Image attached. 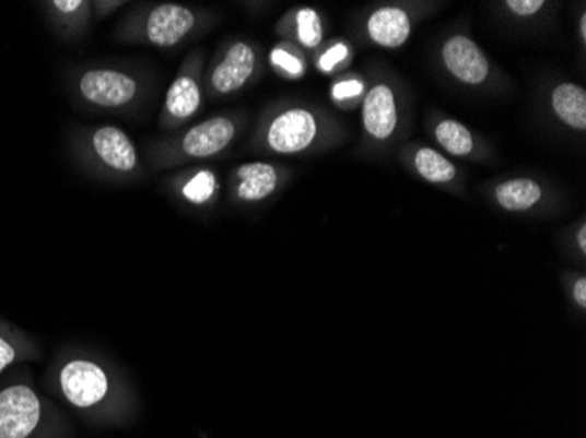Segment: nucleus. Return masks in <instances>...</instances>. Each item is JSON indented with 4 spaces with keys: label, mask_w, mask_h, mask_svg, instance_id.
Instances as JSON below:
<instances>
[{
    "label": "nucleus",
    "mask_w": 586,
    "mask_h": 438,
    "mask_svg": "<svg viewBox=\"0 0 586 438\" xmlns=\"http://www.w3.org/2000/svg\"><path fill=\"white\" fill-rule=\"evenodd\" d=\"M66 84L78 103L109 113L136 111L150 92L144 75L118 66L74 67Z\"/></svg>",
    "instance_id": "nucleus-4"
},
{
    "label": "nucleus",
    "mask_w": 586,
    "mask_h": 438,
    "mask_svg": "<svg viewBox=\"0 0 586 438\" xmlns=\"http://www.w3.org/2000/svg\"><path fill=\"white\" fill-rule=\"evenodd\" d=\"M280 188V170L267 162H248L234 170V197L245 204L269 199Z\"/></svg>",
    "instance_id": "nucleus-12"
},
{
    "label": "nucleus",
    "mask_w": 586,
    "mask_h": 438,
    "mask_svg": "<svg viewBox=\"0 0 586 438\" xmlns=\"http://www.w3.org/2000/svg\"><path fill=\"white\" fill-rule=\"evenodd\" d=\"M125 5H129L125 0H94V2H92V16H94V22H104V20L113 16L116 11H120Z\"/></svg>",
    "instance_id": "nucleus-24"
},
{
    "label": "nucleus",
    "mask_w": 586,
    "mask_h": 438,
    "mask_svg": "<svg viewBox=\"0 0 586 438\" xmlns=\"http://www.w3.org/2000/svg\"><path fill=\"white\" fill-rule=\"evenodd\" d=\"M169 187L188 204L206 205L211 204L216 197L218 178L213 170L199 168L194 173H179L178 176H174Z\"/></svg>",
    "instance_id": "nucleus-16"
},
{
    "label": "nucleus",
    "mask_w": 586,
    "mask_h": 438,
    "mask_svg": "<svg viewBox=\"0 0 586 438\" xmlns=\"http://www.w3.org/2000/svg\"><path fill=\"white\" fill-rule=\"evenodd\" d=\"M271 66L280 72L283 78L298 80L306 72V62L301 57L297 49L290 45H278L271 51Z\"/></svg>",
    "instance_id": "nucleus-22"
},
{
    "label": "nucleus",
    "mask_w": 586,
    "mask_h": 438,
    "mask_svg": "<svg viewBox=\"0 0 586 438\" xmlns=\"http://www.w3.org/2000/svg\"><path fill=\"white\" fill-rule=\"evenodd\" d=\"M542 190L538 182L532 179H511L502 182L495 190V199L499 205L513 213L529 211L541 200Z\"/></svg>",
    "instance_id": "nucleus-18"
},
{
    "label": "nucleus",
    "mask_w": 586,
    "mask_h": 438,
    "mask_svg": "<svg viewBox=\"0 0 586 438\" xmlns=\"http://www.w3.org/2000/svg\"><path fill=\"white\" fill-rule=\"evenodd\" d=\"M43 350L39 342L22 328L0 316V377L22 364L39 362Z\"/></svg>",
    "instance_id": "nucleus-13"
},
{
    "label": "nucleus",
    "mask_w": 586,
    "mask_h": 438,
    "mask_svg": "<svg viewBox=\"0 0 586 438\" xmlns=\"http://www.w3.org/2000/svg\"><path fill=\"white\" fill-rule=\"evenodd\" d=\"M414 165H417L418 174L423 179L435 182V185L454 181L455 176H457L455 165L431 147L418 151L417 156H414Z\"/></svg>",
    "instance_id": "nucleus-20"
},
{
    "label": "nucleus",
    "mask_w": 586,
    "mask_h": 438,
    "mask_svg": "<svg viewBox=\"0 0 586 438\" xmlns=\"http://www.w3.org/2000/svg\"><path fill=\"white\" fill-rule=\"evenodd\" d=\"M196 11L176 2L136 5L116 27V39L130 45L169 49L181 45L197 28Z\"/></svg>",
    "instance_id": "nucleus-5"
},
{
    "label": "nucleus",
    "mask_w": 586,
    "mask_h": 438,
    "mask_svg": "<svg viewBox=\"0 0 586 438\" xmlns=\"http://www.w3.org/2000/svg\"><path fill=\"white\" fill-rule=\"evenodd\" d=\"M551 106L571 129L586 130V92L574 83H562L551 94Z\"/></svg>",
    "instance_id": "nucleus-17"
},
{
    "label": "nucleus",
    "mask_w": 586,
    "mask_h": 438,
    "mask_svg": "<svg viewBox=\"0 0 586 438\" xmlns=\"http://www.w3.org/2000/svg\"><path fill=\"white\" fill-rule=\"evenodd\" d=\"M320 133L318 120L306 107H286L272 116L263 130L269 150L280 155H297L309 150Z\"/></svg>",
    "instance_id": "nucleus-7"
},
{
    "label": "nucleus",
    "mask_w": 586,
    "mask_h": 438,
    "mask_svg": "<svg viewBox=\"0 0 586 438\" xmlns=\"http://www.w3.org/2000/svg\"><path fill=\"white\" fill-rule=\"evenodd\" d=\"M362 120L367 132L378 141L390 138L397 129V104L387 84H378L365 97Z\"/></svg>",
    "instance_id": "nucleus-14"
},
{
    "label": "nucleus",
    "mask_w": 586,
    "mask_h": 438,
    "mask_svg": "<svg viewBox=\"0 0 586 438\" xmlns=\"http://www.w3.org/2000/svg\"><path fill=\"white\" fill-rule=\"evenodd\" d=\"M506 5L518 16H534L544 8V0H507Z\"/></svg>",
    "instance_id": "nucleus-25"
},
{
    "label": "nucleus",
    "mask_w": 586,
    "mask_h": 438,
    "mask_svg": "<svg viewBox=\"0 0 586 438\" xmlns=\"http://www.w3.org/2000/svg\"><path fill=\"white\" fill-rule=\"evenodd\" d=\"M236 135V121L228 116H214L178 138L153 142L146 151L148 164L152 170H164L191 159L213 158L227 150Z\"/></svg>",
    "instance_id": "nucleus-6"
},
{
    "label": "nucleus",
    "mask_w": 586,
    "mask_h": 438,
    "mask_svg": "<svg viewBox=\"0 0 586 438\" xmlns=\"http://www.w3.org/2000/svg\"><path fill=\"white\" fill-rule=\"evenodd\" d=\"M443 62L449 74L466 84H481L490 74V63L474 40L454 36L443 48Z\"/></svg>",
    "instance_id": "nucleus-11"
},
{
    "label": "nucleus",
    "mask_w": 586,
    "mask_h": 438,
    "mask_svg": "<svg viewBox=\"0 0 586 438\" xmlns=\"http://www.w3.org/2000/svg\"><path fill=\"white\" fill-rule=\"evenodd\" d=\"M292 34L303 48L315 49L324 40V25H321L320 14L313 8H298L292 14Z\"/></svg>",
    "instance_id": "nucleus-19"
},
{
    "label": "nucleus",
    "mask_w": 586,
    "mask_h": 438,
    "mask_svg": "<svg viewBox=\"0 0 586 438\" xmlns=\"http://www.w3.org/2000/svg\"><path fill=\"white\" fill-rule=\"evenodd\" d=\"M39 5L51 31L66 40L85 37L94 23L92 0H48Z\"/></svg>",
    "instance_id": "nucleus-10"
},
{
    "label": "nucleus",
    "mask_w": 586,
    "mask_h": 438,
    "mask_svg": "<svg viewBox=\"0 0 586 438\" xmlns=\"http://www.w3.org/2000/svg\"><path fill=\"white\" fill-rule=\"evenodd\" d=\"M579 28H582V37L583 40L586 39V16L583 14L582 16V23H579Z\"/></svg>",
    "instance_id": "nucleus-29"
},
{
    "label": "nucleus",
    "mask_w": 586,
    "mask_h": 438,
    "mask_svg": "<svg viewBox=\"0 0 586 438\" xmlns=\"http://www.w3.org/2000/svg\"><path fill=\"white\" fill-rule=\"evenodd\" d=\"M360 92H362V84L356 83V81H342L333 86L332 95L336 100H344L351 95H359Z\"/></svg>",
    "instance_id": "nucleus-26"
},
{
    "label": "nucleus",
    "mask_w": 586,
    "mask_h": 438,
    "mask_svg": "<svg viewBox=\"0 0 586 438\" xmlns=\"http://www.w3.org/2000/svg\"><path fill=\"white\" fill-rule=\"evenodd\" d=\"M371 39L383 48H399L411 36V20L400 8H382L367 22Z\"/></svg>",
    "instance_id": "nucleus-15"
},
{
    "label": "nucleus",
    "mask_w": 586,
    "mask_h": 438,
    "mask_svg": "<svg viewBox=\"0 0 586 438\" xmlns=\"http://www.w3.org/2000/svg\"><path fill=\"white\" fill-rule=\"evenodd\" d=\"M0 438H74L69 417L40 393L27 368L0 381Z\"/></svg>",
    "instance_id": "nucleus-2"
},
{
    "label": "nucleus",
    "mask_w": 586,
    "mask_h": 438,
    "mask_svg": "<svg viewBox=\"0 0 586 438\" xmlns=\"http://www.w3.org/2000/svg\"><path fill=\"white\" fill-rule=\"evenodd\" d=\"M435 139L449 155L467 156L474 150V139L467 127L455 120H443L435 127Z\"/></svg>",
    "instance_id": "nucleus-21"
},
{
    "label": "nucleus",
    "mask_w": 586,
    "mask_h": 438,
    "mask_svg": "<svg viewBox=\"0 0 586 438\" xmlns=\"http://www.w3.org/2000/svg\"><path fill=\"white\" fill-rule=\"evenodd\" d=\"M257 62V51L254 46L237 40L228 46L223 57L211 67L208 75L209 90L218 95L239 92L254 78Z\"/></svg>",
    "instance_id": "nucleus-9"
},
{
    "label": "nucleus",
    "mask_w": 586,
    "mask_h": 438,
    "mask_svg": "<svg viewBox=\"0 0 586 438\" xmlns=\"http://www.w3.org/2000/svg\"><path fill=\"white\" fill-rule=\"evenodd\" d=\"M202 104V88L199 83V67L188 58L169 84L162 106L161 129L173 130L197 115Z\"/></svg>",
    "instance_id": "nucleus-8"
},
{
    "label": "nucleus",
    "mask_w": 586,
    "mask_h": 438,
    "mask_svg": "<svg viewBox=\"0 0 586 438\" xmlns=\"http://www.w3.org/2000/svg\"><path fill=\"white\" fill-rule=\"evenodd\" d=\"M577 244H579L582 251L586 252V225H583L577 232Z\"/></svg>",
    "instance_id": "nucleus-28"
},
{
    "label": "nucleus",
    "mask_w": 586,
    "mask_h": 438,
    "mask_svg": "<svg viewBox=\"0 0 586 438\" xmlns=\"http://www.w3.org/2000/svg\"><path fill=\"white\" fill-rule=\"evenodd\" d=\"M348 57V48L344 45H333L318 58V69L321 72H332L339 63Z\"/></svg>",
    "instance_id": "nucleus-23"
},
{
    "label": "nucleus",
    "mask_w": 586,
    "mask_h": 438,
    "mask_svg": "<svg viewBox=\"0 0 586 438\" xmlns=\"http://www.w3.org/2000/svg\"><path fill=\"white\" fill-rule=\"evenodd\" d=\"M43 386L90 425L124 428L141 411L138 393L112 359L63 345L49 359Z\"/></svg>",
    "instance_id": "nucleus-1"
},
{
    "label": "nucleus",
    "mask_w": 586,
    "mask_h": 438,
    "mask_svg": "<svg viewBox=\"0 0 586 438\" xmlns=\"http://www.w3.org/2000/svg\"><path fill=\"white\" fill-rule=\"evenodd\" d=\"M574 300H576L577 306L583 307V309H585L586 307V280L585 277H582V280L577 281L576 286H574Z\"/></svg>",
    "instance_id": "nucleus-27"
},
{
    "label": "nucleus",
    "mask_w": 586,
    "mask_h": 438,
    "mask_svg": "<svg viewBox=\"0 0 586 438\" xmlns=\"http://www.w3.org/2000/svg\"><path fill=\"white\" fill-rule=\"evenodd\" d=\"M69 153L81 170L104 181L129 182L144 178L136 142L115 125L72 129Z\"/></svg>",
    "instance_id": "nucleus-3"
}]
</instances>
